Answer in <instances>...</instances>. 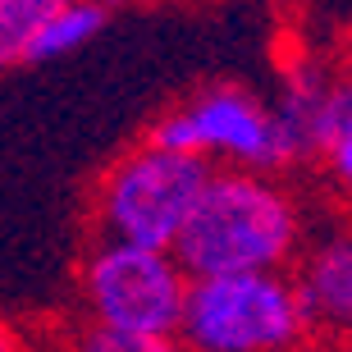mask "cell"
<instances>
[{
    "label": "cell",
    "mask_w": 352,
    "mask_h": 352,
    "mask_svg": "<svg viewBox=\"0 0 352 352\" xmlns=\"http://www.w3.org/2000/svg\"><path fill=\"white\" fill-rule=\"evenodd\" d=\"M307 252V215L274 174L215 170L183 229L179 265L192 279L288 270Z\"/></svg>",
    "instance_id": "6da1fadb"
},
{
    "label": "cell",
    "mask_w": 352,
    "mask_h": 352,
    "mask_svg": "<svg viewBox=\"0 0 352 352\" xmlns=\"http://www.w3.org/2000/svg\"><path fill=\"white\" fill-rule=\"evenodd\" d=\"M210 165L142 138L110 160L91 188V234L110 243L174 252L210 183Z\"/></svg>",
    "instance_id": "7a4b0ae2"
},
{
    "label": "cell",
    "mask_w": 352,
    "mask_h": 352,
    "mask_svg": "<svg viewBox=\"0 0 352 352\" xmlns=\"http://www.w3.org/2000/svg\"><path fill=\"white\" fill-rule=\"evenodd\" d=\"M78 298L91 329L133 339H179L192 274L179 265L174 252L91 238L78 261Z\"/></svg>",
    "instance_id": "3957f363"
},
{
    "label": "cell",
    "mask_w": 352,
    "mask_h": 352,
    "mask_svg": "<svg viewBox=\"0 0 352 352\" xmlns=\"http://www.w3.org/2000/svg\"><path fill=\"white\" fill-rule=\"evenodd\" d=\"M311 334L293 270H265L192 279L179 339L188 352H302Z\"/></svg>",
    "instance_id": "277c9868"
},
{
    "label": "cell",
    "mask_w": 352,
    "mask_h": 352,
    "mask_svg": "<svg viewBox=\"0 0 352 352\" xmlns=\"http://www.w3.org/2000/svg\"><path fill=\"white\" fill-rule=\"evenodd\" d=\"M146 142L206 160L210 170H288V146L274 105L238 82H210V87H197L192 96L165 105L151 119Z\"/></svg>",
    "instance_id": "5b68a950"
},
{
    "label": "cell",
    "mask_w": 352,
    "mask_h": 352,
    "mask_svg": "<svg viewBox=\"0 0 352 352\" xmlns=\"http://www.w3.org/2000/svg\"><path fill=\"white\" fill-rule=\"evenodd\" d=\"M274 115H279V133H284V146H288V165L325 160L334 133L352 115V69L329 65L320 55H307L298 65H288Z\"/></svg>",
    "instance_id": "8992f818"
},
{
    "label": "cell",
    "mask_w": 352,
    "mask_h": 352,
    "mask_svg": "<svg viewBox=\"0 0 352 352\" xmlns=\"http://www.w3.org/2000/svg\"><path fill=\"white\" fill-rule=\"evenodd\" d=\"M293 284L316 334L334 343L352 339V229H329L293 265Z\"/></svg>",
    "instance_id": "52a82bcc"
},
{
    "label": "cell",
    "mask_w": 352,
    "mask_h": 352,
    "mask_svg": "<svg viewBox=\"0 0 352 352\" xmlns=\"http://www.w3.org/2000/svg\"><path fill=\"white\" fill-rule=\"evenodd\" d=\"M105 19H110V10H105L101 0H78V5H69L65 14H55L51 23L28 41V51H23L19 65H51V60L78 55L87 41H96V32L105 28Z\"/></svg>",
    "instance_id": "ba28073f"
},
{
    "label": "cell",
    "mask_w": 352,
    "mask_h": 352,
    "mask_svg": "<svg viewBox=\"0 0 352 352\" xmlns=\"http://www.w3.org/2000/svg\"><path fill=\"white\" fill-rule=\"evenodd\" d=\"M69 5H78V0H0V55H5V65H19L28 41Z\"/></svg>",
    "instance_id": "9c48e42d"
},
{
    "label": "cell",
    "mask_w": 352,
    "mask_h": 352,
    "mask_svg": "<svg viewBox=\"0 0 352 352\" xmlns=\"http://www.w3.org/2000/svg\"><path fill=\"white\" fill-rule=\"evenodd\" d=\"M74 352H188L183 339H133V334H110V329H82Z\"/></svg>",
    "instance_id": "30bf717a"
},
{
    "label": "cell",
    "mask_w": 352,
    "mask_h": 352,
    "mask_svg": "<svg viewBox=\"0 0 352 352\" xmlns=\"http://www.w3.org/2000/svg\"><path fill=\"white\" fill-rule=\"evenodd\" d=\"M320 165H325V174L339 183L343 192H352V115H348V124L334 133V142H329V151H325Z\"/></svg>",
    "instance_id": "8fae6325"
},
{
    "label": "cell",
    "mask_w": 352,
    "mask_h": 352,
    "mask_svg": "<svg viewBox=\"0 0 352 352\" xmlns=\"http://www.w3.org/2000/svg\"><path fill=\"white\" fill-rule=\"evenodd\" d=\"M105 10H129V5H156V0H101Z\"/></svg>",
    "instance_id": "7c38bea8"
},
{
    "label": "cell",
    "mask_w": 352,
    "mask_h": 352,
    "mask_svg": "<svg viewBox=\"0 0 352 352\" xmlns=\"http://www.w3.org/2000/svg\"><path fill=\"white\" fill-rule=\"evenodd\" d=\"M329 352H352V339H348V343H334V348H329Z\"/></svg>",
    "instance_id": "4fadbf2b"
},
{
    "label": "cell",
    "mask_w": 352,
    "mask_h": 352,
    "mask_svg": "<svg viewBox=\"0 0 352 352\" xmlns=\"http://www.w3.org/2000/svg\"><path fill=\"white\" fill-rule=\"evenodd\" d=\"M343 55H348V60H343V65L352 69V32H348V51H343Z\"/></svg>",
    "instance_id": "5bb4252c"
}]
</instances>
